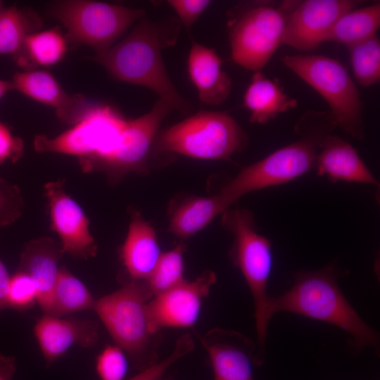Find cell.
I'll return each mask as SVG.
<instances>
[{
  "instance_id": "cell-1",
  "label": "cell",
  "mask_w": 380,
  "mask_h": 380,
  "mask_svg": "<svg viewBox=\"0 0 380 380\" xmlns=\"http://www.w3.org/2000/svg\"><path fill=\"white\" fill-rule=\"evenodd\" d=\"M179 32L172 19L143 18L127 37L91 59L115 80L147 88L186 115L191 106L174 86L162 58V50L176 42Z\"/></svg>"
},
{
  "instance_id": "cell-2",
  "label": "cell",
  "mask_w": 380,
  "mask_h": 380,
  "mask_svg": "<svg viewBox=\"0 0 380 380\" xmlns=\"http://www.w3.org/2000/svg\"><path fill=\"white\" fill-rule=\"evenodd\" d=\"M294 278L289 291L271 297V317L286 311L325 322L350 334L357 349L378 347L377 332L362 320L343 296L334 266L329 265L317 270L297 272Z\"/></svg>"
},
{
  "instance_id": "cell-3",
  "label": "cell",
  "mask_w": 380,
  "mask_h": 380,
  "mask_svg": "<svg viewBox=\"0 0 380 380\" xmlns=\"http://www.w3.org/2000/svg\"><path fill=\"white\" fill-rule=\"evenodd\" d=\"M151 298L144 281L128 279L115 291L96 299L92 309L139 371L158 362L161 342V334L151 326L148 303Z\"/></svg>"
},
{
  "instance_id": "cell-4",
  "label": "cell",
  "mask_w": 380,
  "mask_h": 380,
  "mask_svg": "<svg viewBox=\"0 0 380 380\" xmlns=\"http://www.w3.org/2000/svg\"><path fill=\"white\" fill-rule=\"evenodd\" d=\"M128 120L109 105L95 103L80 120L58 136L37 135L34 148L77 158L83 172L108 176L120 149Z\"/></svg>"
},
{
  "instance_id": "cell-5",
  "label": "cell",
  "mask_w": 380,
  "mask_h": 380,
  "mask_svg": "<svg viewBox=\"0 0 380 380\" xmlns=\"http://www.w3.org/2000/svg\"><path fill=\"white\" fill-rule=\"evenodd\" d=\"M221 223L234 236L229 257L252 295L258 346L263 352L272 317L269 312L272 296L267 290L272 266V243L258 232L253 214L247 209H227L222 213Z\"/></svg>"
},
{
  "instance_id": "cell-6",
  "label": "cell",
  "mask_w": 380,
  "mask_h": 380,
  "mask_svg": "<svg viewBox=\"0 0 380 380\" xmlns=\"http://www.w3.org/2000/svg\"><path fill=\"white\" fill-rule=\"evenodd\" d=\"M296 130L299 139L245 167L221 189L218 195L228 208L248 193L289 182L315 166L320 145L329 134L306 124L296 125Z\"/></svg>"
},
{
  "instance_id": "cell-7",
  "label": "cell",
  "mask_w": 380,
  "mask_h": 380,
  "mask_svg": "<svg viewBox=\"0 0 380 380\" xmlns=\"http://www.w3.org/2000/svg\"><path fill=\"white\" fill-rule=\"evenodd\" d=\"M248 144V137L224 111L200 110L170 127L156 138L155 146L203 160H230Z\"/></svg>"
},
{
  "instance_id": "cell-8",
  "label": "cell",
  "mask_w": 380,
  "mask_h": 380,
  "mask_svg": "<svg viewBox=\"0 0 380 380\" xmlns=\"http://www.w3.org/2000/svg\"><path fill=\"white\" fill-rule=\"evenodd\" d=\"M281 62L325 100L336 127L356 139L365 138L362 102L340 61L322 55H286Z\"/></svg>"
},
{
  "instance_id": "cell-9",
  "label": "cell",
  "mask_w": 380,
  "mask_h": 380,
  "mask_svg": "<svg viewBox=\"0 0 380 380\" xmlns=\"http://www.w3.org/2000/svg\"><path fill=\"white\" fill-rule=\"evenodd\" d=\"M298 4L258 2L236 8L227 23L234 62L253 72L261 71L282 44L288 16Z\"/></svg>"
},
{
  "instance_id": "cell-10",
  "label": "cell",
  "mask_w": 380,
  "mask_h": 380,
  "mask_svg": "<svg viewBox=\"0 0 380 380\" xmlns=\"http://www.w3.org/2000/svg\"><path fill=\"white\" fill-rule=\"evenodd\" d=\"M48 13L65 26L67 41L89 46L97 54L112 46L146 11L98 1L61 0L49 4Z\"/></svg>"
},
{
  "instance_id": "cell-11",
  "label": "cell",
  "mask_w": 380,
  "mask_h": 380,
  "mask_svg": "<svg viewBox=\"0 0 380 380\" xmlns=\"http://www.w3.org/2000/svg\"><path fill=\"white\" fill-rule=\"evenodd\" d=\"M216 274L205 271L193 281L178 285L153 296L148 303L151 326L156 333L167 327L189 328L197 321L203 299L216 282Z\"/></svg>"
},
{
  "instance_id": "cell-12",
  "label": "cell",
  "mask_w": 380,
  "mask_h": 380,
  "mask_svg": "<svg viewBox=\"0 0 380 380\" xmlns=\"http://www.w3.org/2000/svg\"><path fill=\"white\" fill-rule=\"evenodd\" d=\"M51 226L60 239L64 253L87 260L96 256L97 245L89 230V222L80 205L64 189V180L44 186Z\"/></svg>"
},
{
  "instance_id": "cell-13",
  "label": "cell",
  "mask_w": 380,
  "mask_h": 380,
  "mask_svg": "<svg viewBox=\"0 0 380 380\" xmlns=\"http://www.w3.org/2000/svg\"><path fill=\"white\" fill-rule=\"evenodd\" d=\"M357 4L352 0L299 1L288 16L282 44L300 51L317 49L326 42L336 21Z\"/></svg>"
},
{
  "instance_id": "cell-14",
  "label": "cell",
  "mask_w": 380,
  "mask_h": 380,
  "mask_svg": "<svg viewBox=\"0 0 380 380\" xmlns=\"http://www.w3.org/2000/svg\"><path fill=\"white\" fill-rule=\"evenodd\" d=\"M172 110L167 103L158 99L148 113L128 120L120 149L108 176L110 182H115L129 172L145 171L158 128Z\"/></svg>"
},
{
  "instance_id": "cell-15",
  "label": "cell",
  "mask_w": 380,
  "mask_h": 380,
  "mask_svg": "<svg viewBox=\"0 0 380 380\" xmlns=\"http://www.w3.org/2000/svg\"><path fill=\"white\" fill-rule=\"evenodd\" d=\"M34 334L49 367L74 345L94 347L99 341V326L90 319L43 314L34 324Z\"/></svg>"
},
{
  "instance_id": "cell-16",
  "label": "cell",
  "mask_w": 380,
  "mask_h": 380,
  "mask_svg": "<svg viewBox=\"0 0 380 380\" xmlns=\"http://www.w3.org/2000/svg\"><path fill=\"white\" fill-rule=\"evenodd\" d=\"M201 341L210 359L214 380H253L251 357L256 348L249 338L215 328Z\"/></svg>"
},
{
  "instance_id": "cell-17",
  "label": "cell",
  "mask_w": 380,
  "mask_h": 380,
  "mask_svg": "<svg viewBox=\"0 0 380 380\" xmlns=\"http://www.w3.org/2000/svg\"><path fill=\"white\" fill-rule=\"evenodd\" d=\"M12 82L14 89L53 108L58 118L71 125L80 120L94 103L82 94H68L55 77L45 70L16 72Z\"/></svg>"
},
{
  "instance_id": "cell-18",
  "label": "cell",
  "mask_w": 380,
  "mask_h": 380,
  "mask_svg": "<svg viewBox=\"0 0 380 380\" xmlns=\"http://www.w3.org/2000/svg\"><path fill=\"white\" fill-rule=\"evenodd\" d=\"M64 252L60 242L47 236L27 242L21 252L18 270L27 273L36 284L37 304L43 314L51 309L53 288L58 275V262Z\"/></svg>"
},
{
  "instance_id": "cell-19",
  "label": "cell",
  "mask_w": 380,
  "mask_h": 380,
  "mask_svg": "<svg viewBox=\"0 0 380 380\" xmlns=\"http://www.w3.org/2000/svg\"><path fill=\"white\" fill-rule=\"evenodd\" d=\"M222 63L215 49L191 39L187 70L203 104L219 106L231 93L232 80L223 70Z\"/></svg>"
},
{
  "instance_id": "cell-20",
  "label": "cell",
  "mask_w": 380,
  "mask_h": 380,
  "mask_svg": "<svg viewBox=\"0 0 380 380\" xmlns=\"http://www.w3.org/2000/svg\"><path fill=\"white\" fill-rule=\"evenodd\" d=\"M315 166L317 175L331 182L368 184L379 186V182L368 169L357 151L341 137L329 134L322 141Z\"/></svg>"
},
{
  "instance_id": "cell-21",
  "label": "cell",
  "mask_w": 380,
  "mask_h": 380,
  "mask_svg": "<svg viewBox=\"0 0 380 380\" xmlns=\"http://www.w3.org/2000/svg\"><path fill=\"white\" fill-rule=\"evenodd\" d=\"M120 254L128 279L134 281H146L162 254L153 228L137 211L131 213Z\"/></svg>"
},
{
  "instance_id": "cell-22",
  "label": "cell",
  "mask_w": 380,
  "mask_h": 380,
  "mask_svg": "<svg viewBox=\"0 0 380 380\" xmlns=\"http://www.w3.org/2000/svg\"><path fill=\"white\" fill-rule=\"evenodd\" d=\"M297 106V100L286 94L276 79H269L261 71L253 73L243 96L251 123L265 124Z\"/></svg>"
},
{
  "instance_id": "cell-23",
  "label": "cell",
  "mask_w": 380,
  "mask_h": 380,
  "mask_svg": "<svg viewBox=\"0 0 380 380\" xmlns=\"http://www.w3.org/2000/svg\"><path fill=\"white\" fill-rule=\"evenodd\" d=\"M227 209L218 194L208 197L188 198L172 212L168 231L179 238H189Z\"/></svg>"
},
{
  "instance_id": "cell-24",
  "label": "cell",
  "mask_w": 380,
  "mask_h": 380,
  "mask_svg": "<svg viewBox=\"0 0 380 380\" xmlns=\"http://www.w3.org/2000/svg\"><path fill=\"white\" fill-rule=\"evenodd\" d=\"M42 26L41 18L31 8L3 7L0 11V55H11L17 62L28 35Z\"/></svg>"
},
{
  "instance_id": "cell-25",
  "label": "cell",
  "mask_w": 380,
  "mask_h": 380,
  "mask_svg": "<svg viewBox=\"0 0 380 380\" xmlns=\"http://www.w3.org/2000/svg\"><path fill=\"white\" fill-rule=\"evenodd\" d=\"M379 27L380 3L378 1L343 13L334 23L326 42L348 47L376 35Z\"/></svg>"
},
{
  "instance_id": "cell-26",
  "label": "cell",
  "mask_w": 380,
  "mask_h": 380,
  "mask_svg": "<svg viewBox=\"0 0 380 380\" xmlns=\"http://www.w3.org/2000/svg\"><path fill=\"white\" fill-rule=\"evenodd\" d=\"M66 51L67 39L60 30L37 31L28 35L16 63L25 70H34L37 66H52L64 58Z\"/></svg>"
},
{
  "instance_id": "cell-27",
  "label": "cell",
  "mask_w": 380,
  "mask_h": 380,
  "mask_svg": "<svg viewBox=\"0 0 380 380\" xmlns=\"http://www.w3.org/2000/svg\"><path fill=\"white\" fill-rule=\"evenodd\" d=\"M95 300L83 282L65 266H61L53 288L49 315L62 317L92 310Z\"/></svg>"
},
{
  "instance_id": "cell-28",
  "label": "cell",
  "mask_w": 380,
  "mask_h": 380,
  "mask_svg": "<svg viewBox=\"0 0 380 380\" xmlns=\"http://www.w3.org/2000/svg\"><path fill=\"white\" fill-rule=\"evenodd\" d=\"M185 246L179 243L173 249L162 253L155 268L144 281L153 298L182 282L184 279V253Z\"/></svg>"
},
{
  "instance_id": "cell-29",
  "label": "cell",
  "mask_w": 380,
  "mask_h": 380,
  "mask_svg": "<svg viewBox=\"0 0 380 380\" xmlns=\"http://www.w3.org/2000/svg\"><path fill=\"white\" fill-rule=\"evenodd\" d=\"M356 81L368 87L380 80V40L376 34L347 47Z\"/></svg>"
},
{
  "instance_id": "cell-30",
  "label": "cell",
  "mask_w": 380,
  "mask_h": 380,
  "mask_svg": "<svg viewBox=\"0 0 380 380\" xmlns=\"http://www.w3.org/2000/svg\"><path fill=\"white\" fill-rule=\"evenodd\" d=\"M37 289L32 279L25 272L17 270L9 281L8 308L25 311L37 303Z\"/></svg>"
},
{
  "instance_id": "cell-31",
  "label": "cell",
  "mask_w": 380,
  "mask_h": 380,
  "mask_svg": "<svg viewBox=\"0 0 380 380\" xmlns=\"http://www.w3.org/2000/svg\"><path fill=\"white\" fill-rule=\"evenodd\" d=\"M195 348L194 341L189 334L179 336L173 351L165 359L149 366L127 380H160L166 371L177 361L190 353Z\"/></svg>"
},
{
  "instance_id": "cell-32",
  "label": "cell",
  "mask_w": 380,
  "mask_h": 380,
  "mask_svg": "<svg viewBox=\"0 0 380 380\" xmlns=\"http://www.w3.org/2000/svg\"><path fill=\"white\" fill-rule=\"evenodd\" d=\"M96 369L101 380H123L127 371L125 352L116 345L106 346L96 357Z\"/></svg>"
},
{
  "instance_id": "cell-33",
  "label": "cell",
  "mask_w": 380,
  "mask_h": 380,
  "mask_svg": "<svg viewBox=\"0 0 380 380\" xmlns=\"http://www.w3.org/2000/svg\"><path fill=\"white\" fill-rule=\"evenodd\" d=\"M23 203L18 186L0 177V227L16 221L23 213Z\"/></svg>"
},
{
  "instance_id": "cell-34",
  "label": "cell",
  "mask_w": 380,
  "mask_h": 380,
  "mask_svg": "<svg viewBox=\"0 0 380 380\" xmlns=\"http://www.w3.org/2000/svg\"><path fill=\"white\" fill-rule=\"evenodd\" d=\"M208 0H169L167 4L189 31L210 4Z\"/></svg>"
},
{
  "instance_id": "cell-35",
  "label": "cell",
  "mask_w": 380,
  "mask_h": 380,
  "mask_svg": "<svg viewBox=\"0 0 380 380\" xmlns=\"http://www.w3.org/2000/svg\"><path fill=\"white\" fill-rule=\"evenodd\" d=\"M24 154V143L14 135L10 127L0 121V165L11 162L15 163Z\"/></svg>"
},
{
  "instance_id": "cell-36",
  "label": "cell",
  "mask_w": 380,
  "mask_h": 380,
  "mask_svg": "<svg viewBox=\"0 0 380 380\" xmlns=\"http://www.w3.org/2000/svg\"><path fill=\"white\" fill-rule=\"evenodd\" d=\"M11 276L0 258V315L6 309H8L7 293Z\"/></svg>"
},
{
  "instance_id": "cell-37",
  "label": "cell",
  "mask_w": 380,
  "mask_h": 380,
  "mask_svg": "<svg viewBox=\"0 0 380 380\" xmlns=\"http://www.w3.org/2000/svg\"><path fill=\"white\" fill-rule=\"evenodd\" d=\"M16 371V360L13 356L0 353V380H11Z\"/></svg>"
},
{
  "instance_id": "cell-38",
  "label": "cell",
  "mask_w": 380,
  "mask_h": 380,
  "mask_svg": "<svg viewBox=\"0 0 380 380\" xmlns=\"http://www.w3.org/2000/svg\"><path fill=\"white\" fill-rule=\"evenodd\" d=\"M14 89L12 82L0 80V99L8 92Z\"/></svg>"
},
{
  "instance_id": "cell-39",
  "label": "cell",
  "mask_w": 380,
  "mask_h": 380,
  "mask_svg": "<svg viewBox=\"0 0 380 380\" xmlns=\"http://www.w3.org/2000/svg\"><path fill=\"white\" fill-rule=\"evenodd\" d=\"M2 8H3V3L2 1H0V11L1 10Z\"/></svg>"
},
{
  "instance_id": "cell-40",
  "label": "cell",
  "mask_w": 380,
  "mask_h": 380,
  "mask_svg": "<svg viewBox=\"0 0 380 380\" xmlns=\"http://www.w3.org/2000/svg\"></svg>"
}]
</instances>
